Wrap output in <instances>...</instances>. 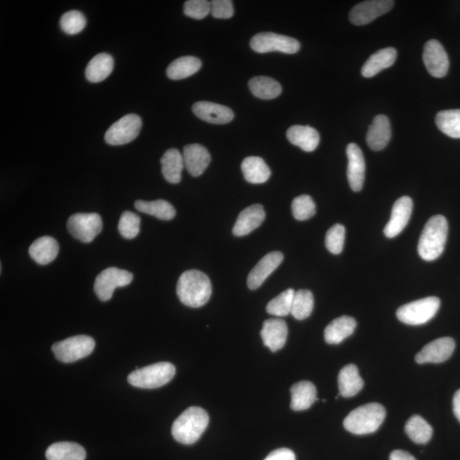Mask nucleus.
<instances>
[{
	"mask_svg": "<svg viewBox=\"0 0 460 460\" xmlns=\"http://www.w3.org/2000/svg\"><path fill=\"white\" fill-rule=\"evenodd\" d=\"M265 219V212L262 205H252L240 213L233 228L235 236L247 235L260 227Z\"/></svg>",
	"mask_w": 460,
	"mask_h": 460,
	"instance_id": "obj_21",
	"label": "nucleus"
},
{
	"mask_svg": "<svg viewBox=\"0 0 460 460\" xmlns=\"http://www.w3.org/2000/svg\"><path fill=\"white\" fill-rule=\"evenodd\" d=\"M212 284L208 276L201 271H185L179 277L177 295L184 305L200 308L211 299Z\"/></svg>",
	"mask_w": 460,
	"mask_h": 460,
	"instance_id": "obj_1",
	"label": "nucleus"
},
{
	"mask_svg": "<svg viewBox=\"0 0 460 460\" xmlns=\"http://www.w3.org/2000/svg\"><path fill=\"white\" fill-rule=\"evenodd\" d=\"M233 2L230 0H213L211 2V14L215 19H229L234 16Z\"/></svg>",
	"mask_w": 460,
	"mask_h": 460,
	"instance_id": "obj_45",
	"label": "nucleus"
},
{
	"mask_svg": "<svg viewBox=\"0 0 460 460\" xmlns=\"http://www.w3.org/2000/svg\"><path fill=\"white\" fill-rule=\"evenodd\" d=\"M250 45L257 53L279 51L286 54H295L300 49V44L297 39L271 32L254 35Z\"/></svg>",
	"mask_w": 460,
	"mask_h": 460,
	"instance_id": "obj_8",
	"label": "nucleus"
},
{
	"mask_svg": "<svg viewBox=\"0 0 460 460\" xmlns=\"http://www.w3.org/2000/svg\"><path fill=\"white\" fill-rule=\"evenodd\" d=\"M162 174L170 183H180L184 165L183 156L176 148H170L160 160Z\"/></svg>",
	"mask_w": 460,
	"mask_h": 460,
	"instance_id": "obj_28",
	"label": "nucleus"
},
{
	"mask_svg": "<svg viewBox=\"0 0 460 460\" xmlns=\"http://www.w3.org/2000/svg\"><path fill=\"white\" fill-rule=\"evenodd\" d=\"M242 170L245 180L250 183L261 184L269 180L271 172L260 157L249 156L242 163Z\"/></svg>",
	"mask_w": 460,
	"mask_h": 460,
	"instance_id": "obj_30",
	"label": "nucleus"
},
{
	"mask_svg": "<svg viewBox=\"0 0 460 460\" xmlns=\"http://www.w3.org/2000/svg\"><path fill=\"white\" fill-rule=\"evenodd\" d=\"M357 327V321L352 317L344 315L336 318L324 331V337L327 344H339L350 335Z\"/></svg>",
	"mask_w": 460,
	"mask_h": 460,
	"instance_id": "obj_25",
	"label": "nucleus"
},
{
	"mask_svg": "<svg viewBox=\"0 0 460 460\" xmlns=\"http://www.w3.org/2000/svg\"><path fill=\"white\" fill-rule=\"evenodd\" d=\"M295 291L293 289H287L280 293L271 300L266 307L267 312L275 317H287L292 312L293 297H295Z\"/></svg>",
	"mask_w": 460,
	"mask_h": 460,
	"instance_id": "obj_39",
	"label": "nucleus"
},
{
	"mask_svg": "<svg viewBox=\"0 0 460 460\" xmlns=\"http://www.w3.org/2000/svg\"><path fill=\"white\" fill-rule=\"evenodd\" d=\"M47 460H85L86 453L84 448L76 442H56L47 449Z\"/></svg>",
	"mask_w": 460,
	"mask_h": 460,
	"instance_id": "obj_32",
	"label": "nucleus"
},
{
	"mask_svg": "<svg viewBox=\"0 0 460 460\" xmlns=\"http://www.w3.org/2000/svg\"><path fill=\"white\" fill-rule=\"evenodd\" d=\"M387 416L384 407L379 403L357 407L349 413L344 420V426L354 435H367L378 429Z\"/></svg>",
	"mask_w": 460,
	"mask_h": 460,
	"instance_id": "obj_4",
	"label": "nucleus"
},
{
	"mask_svg": "<svg viewBox=\"0 0 460 460\" xmlns=\"http://www.w3.org/2000/svg\"><path fill=\"white\" fill-rule=\"evenodd\" d=\"M440 305L441 301L436 297H424L400 307L397 311V317L407 325H423L435 317Z\"/></svg>",
	"mask_w": 460,
	"mask_h": 460,
	"instance_id": "obj_6",
	"label": "nucleus"
},
{
	"mask_svg": "<svg viewBox=\"0 0 460 460\" xmlns=\"http://www.w3.org/2000/svg\"><path fill=\"white\" fill-rule=\"evenodd\" d=\"M192 111L200 120L216 125L228 124L235 116L230 108L204 101L193 105Z\"/></svg>",
	"mask_w": 460,
	"mask_h": 460,
	"instance_id": "obj_18",
	"label": "nucleus"
},
{
	"mask_svg": "<svg viewBox=\"0 0 460 460\" xmlns=\"http://www.w3.org/2000/svg\"><path fill=\"white\" fill-rule=\"evenodd\" d=\"M423 60L424 65L435 78H442L448 73L449 68V59L446 52L436 39L429 41L424 48Z\"/></svg>",
	"mask_w": 460,
	"mask_h": 460,
	"instance_id": "obj_13",
	"label": "nucleus"
},
{
	"mask_svg": "<svg viewBox=\"0 0 460 460\" xmlns=\"http://www.w3.org/2000/svg\"><path fill=\"white\" fill-rule=\"evenodd\" d=\"M183 13L193 19H204L211 13V3L207 0H188L184 3Z\"/></svg>",
	"mask_w": 460,
	"mask_h": 460,
	"instance_id": "obj_44",
	"label": "nucleus"
},
{
	"mask_svg": "<svg viewBox=\"0 0 460 460\" xmlns=\"http://www.w3.org/2000/svg\"><path fill=\"white\" fill-rule=\"evenodd\" d=\"M449 234V223L441 215L429 218L420 235L418 252L426 261H434L444 251Z\"/></svg>",
	"mask_w": 460,
	"mask_h": 460,
	"instance_id": "obj_2",
	"label": "nucleus"
},
{
	"mask_svg": "<svg viewBox=\"0 0 460 460\" xmlns=\"http://www.w3.org/2000/svg\"><path fill=\"white\" fill-rule=\"evenodd\" d=\"M176 367L170 362H158L155 364L137 368L128 376L127 380L134 387L157 389L164 387L174 378Z\"/></svg>",
	"mask_w": 460,
	"mask_h": 460,
	"instance_id": "obj_5",
	"label": "nucleus"
},
{
	"mask_svg": "<svg viewBox=\"0 0 460 460\" xmlns=\"http://www.w3.org/2000/svg\"><path fill=\"white\" fill-rule=\"evenodd\" d=\"M454 349L455 342L452 337H441L424 346L415 357V361L419 364L444 362L452 356Z\"/></svg>",
	"mask_w": 460,
	"mask_h": 460,
	"instance_id": "obj_14",
	"label": "nucleus"
},
{
	"mask_svg": "<svg viewBox=\"0 0 460 460\" xmlns=\"http://www.w3.org/2000/svg\"><path fill=\"white\" fill-rule=\"evenodd\" d=\"M113 56L108 53H100L94 56L87 65L86 77L92 83H99L111 76L113 70Z\"/></svg>",
	"mask_w": 460,
	"mask_h": 460,
	"instance_id": "obj_31",
	"label": "nucleus"
},
{
	"mask_svg": "<svg viewBox=\"0 0 460 460\" xmlns=\"http://www.w3.org/2000/svg\"><path fill=\"white\" fill-rule=\"evenodd\" d=\"M389 460H416L413 455L403 450L393 451Z\"/></svg>",
	"mask_w": 460,
	"mask_h": 460,
	"instance_id": "obj_47",
	"label": "nucleus"
},
{
	"mask_svg": "<svg viewBox=\"0 0 460 460\" xmlns=\"http://www.w3.org/2000/svg\"><path fill=\"white\" fill-rule=\"evenodd\" d=\"M392 138L391 123L383 115L377 116L367 134V143L372 150L380 151L388 145Z\"/></svg>",
	"mask_w": 460,
	"mask_h": 460,
	"instance_id": "obj_22",
	"label": "nucleus"
},
{
	"mask_svg": "<svg viewBox=\"0 0 460 460\" xmlns=\"http://www.w3.org/2000/svg\"><path fill=\"white\" fill-rule=\"evenodd\" d=\"M69 233L81 242L90 243L103 230V220L98 213H76L68 218Z\"/></svg>",
	"mask_w": 460,
	"mask_h": 460,
	"instance_id": "obj_11",
	"label": "nucleus"
},
{
	"mask_svg": "<svg viewBox=\"0 0 460 460\" xmlns=\"http://www.w3.org/2000/svg\"><path fill=\"white\" fill-rule=\"evenodd\" d=\"M314 309V297L309 290L295 292L293 297L292 312V317L300 321L308 318Z\"/></svg>",
	"mask_w": 460,
	"mask_h": 460,
	"instance_id": "obj_38",
	"label": "nucleus"
},
{
	"mask_svg": "<svg viewBox=\"0 0 460 460\" xmlns=\"http://www.w3.org/2000/svg\"><path fill=\"white\" fill-rule=\"evenodd\" d=\"M436 124L441 131L452 138H460V109L444 111L437 113Z\"/></svg>",
	"mask_w": 460,
	"mask_h": 460,
	"instance_id": "obj_37",
	"label": "nucleus"
},
{
	"mask_svg": "<svg viewBox=\"0 0 460 460\" xmlns=\"http://www.w3.org/2000/svg\"><path fill=\"white\" fill-rule=\"evenodd\" d=\"M291 409L295 411L309 409L317 400V392L313 383L300 381L291 387Z\"/></svg>",
	"mask_w": 460,
	"mask_h": 460,
	"instance_id": "obj_29",
	"label": "nucleus"
},
{
	"mask_svg": "<svg viewBox=\"0 0 460 460\" xmlns=\"http://www.w3.org/2000/svg\"><path fill=\"white\" fill-rule=\"evenodd\" d=\"M454 413L460 422V389L455 393L453 400Z\"/></svg>",
	"mask_w": 460,
	"mask_h": 460,
	"instance_id": "obj_48",
	"label": "nucleus"
},
{
	"mask_svg": "<svg viewBox=\"0 0 460 460\" xmlns=\"http://www.w3.org/2000/svg\"><path fill=\"white\" fill-rule=\"evenodd\" d=\"M405 431L410 439L418 444H426L431 440L433 429L419 415H414L407 420Z\"/></svg>",
	"mask_w": 460,
	"mask_h": 460,
	"instance_id": "obj_36",
	"label": "nucleus"
},
{
	"mask_svg": "<svg viewBox=\"0 0 460 460\" xmlns=\"http://www.w3.org/2000/svg\"><path fill=\"white\" fill-rule=\"evenodd\" d=\"M397 52L392 47L385 48L372 54L362 68L365 78H372L385 68L392 67L397 59Z\"/></svg>",
	"mask_w": 460,
	"mask_h": 460,
	"instance_id": "obj_26",
	"label": "nucleus"
},
{
	"mask_svg": "<svg viewBox=\"0 0 460 460\" xmlns=\"http://www.w3.org/2000/svg\"><path fill=\"white\" fill-rule=\"evenodd\" d=\"M86 16L81 11H70L64 13L61 17L60 27L65 34H78L86 28Z\"/></svg>",
	"mask_w": 460,
	"mask_h": 460,
	"instance_id": "obj_40",
	"label": "nucleus"
},
{
	"mask_svg": "<svg viewBox=\"0 0 460 460\" xmlns=\"http://www.w3.org/2000/svg\"><path fill=\"white\" fill-rule=\"evenodd\" d=\"M315 208L314 200L310 195H302L292 200V212L297 220H308L315 214Z\"/></svg>",
	"mask_w": 460,
	"mask_h": 460,
	"instance_id": "obj_41",
	"label": "nucleus"
},
{
	"mask_svg": "<svg viewBox=\"0 0 460 460\" xmlns=\"http://www.w3.org/2000/svg\"><path fill=\"white\" fill-rule=\"evenodd\" d=\"M283 258V254L280 252H272L262 257L248 275L249 289L256 290L260 287L266 279L282 264Z\"/></svg>",
	"mask_w": 460,
	"mask_h": 460,
	"instance_id": "obj_17",
	"label": "nucleus"
},
{
	"mask_svg": "<svg viewBox=\"0 0 460 460\" xmlns=\"http://www.w3.org/2000/svg\"><path fill=\"white\" fill-rule=\"evenodd\" d=\"M133 275L124 270L111 267L104 270L96 278L94 291L101 301L111 300L117 287H124L133 282Z\"/></svg>",
	"mask_w": 460,
	"mask_h": 460,
	"instance_id": "obj_10",
	"label": "nucleus"
},
{
	"mask_svg": "<svg viewBox=\"0 0 460 460\" xmlns=\"http://www.w3.org/2000/svg\"><path fill=\"white\" fill-rule=\"evenodd\" d=\"M134 205L138 211L155 216L160 220L170 221L176 216V210L173 205L164 200H137Z\"/></svg>",
	"mask_w": 460,
	"mask_h": 460,
	"instance_id": "obj_35",
	"label": "nucleus"
},
{
	"mask_svg": "<svg viewBox=\"0 0 460 460\" xmlns=\"http://www.w3.org/2000/svg\"><path fill=\"white\" fill-rule=\"evenodd\" d=\"M142 125L141 118L129 113L109 127L105 133V141L112 146L125 145L138 137Z\"/></svg>",
	"mask_w": 460,
	"mask_h": 460,
	"instance_id": "obj_9",
	"label": "nucleus"
},
{
	"mask_svg": "<svg viewBox=\"0 0 460 460\" xmlns=\"http://www.w3.org/2000/svg\"><path fill=\"white\" fill-rule=\"evenodd\" d=\"M413 200L409 196H402L394 204L392 217L384 230V235L388 238L396 237L409 223L413 212Z\"/></svg>",
	"mask_w": 460,
	"mask_h": 460,
	"instance_id": "obj_15",
	"label": "nucleus"
},
{
	"mask_svg": "<svg viewBox=\"0 0 460 460\" xmlns=\"http://www.w3.org/2000/svg\"><path fill=\"white\" fill-rule=\"evenodd\" d=\"M345 240L344 226L337 223L331 227L326 235V247L331 253L340 254L343 251Z\"/></svg>",
	"mask_w": 460,
	"mask_h": 460,
	"instance_id": "obj_43",
	"label": "nucleus"
},
{
	"mask_svg": "<svg viewBox=\"0 0 460 460\" xmlns=\"http://www.w3.org/2000/svg\"><path fill=\"white\" fill-rule=\"evenodd\" d=\"M59 253L58 242L51 236H42L30 245L29 255L39 265H46L56 260Z\"/></svg>",
	"mask_w": 460,
	"mask_h": 460,
	"instance_id": "obj_24",
	"label": "nucleus"
},
{
	"mask_svg": "<svg viewBox=\"0 0 460 460\" xmlns=\"http://www.w3.org/2000/svg\"><path fill=\"white\" fill-rule=\"evenodd\" d=\"M288 334L286 322L282 319L267 320L262 325L261 337L266 347L276 352L284 347Z\"/></svg>",
	"mask_w": 460,
	"mask_h": 460,
	"instance_id": "obj_19",
	"label": "nucleus"
},
{
	"mask_svg": "<svg viewBox=\"0 0 460 460\" xmlns=\"http://www.w3.org/2000/svg\"><path fill=\"white\" fill-rule=\"evenodd\" d=\"M337 383H339L340 395L347 398L357 395L364 385L363 379L359 374L357 367L354 364L342 368L337 378Z\"/></svg>",
	"mask_w": 460,
	"mask_h": 460,
	"instance_id": "obj_27",
	"label": "nucleus"
},
{
	"mask_svg": "<svg viewBox=\"0 0 460 460\" xmlns=\"http://www.w3.org/2000/svg\"><path fill=\"white\" fill-rule=\"evenodd\" d=\"M392 0H371L357 4L349 12V20L357 26L370 24L378 17L387 14L394 6Z\"/></svg>",
	"mask_w": 460,
	"mask_h": 460,
	"instance_id": "obj_12",
	"label": "nucleus"
},
{
	"mask_svg": "<svg viewBox=\"0 0 460 460\" xmlns=\"http://www.w3.org/2000/svg\"><path fill=\"white\" fill-rule=\"evenodd\" d=\"M265 460H296V456L291 449H279L271 452Z\"/></svg>",
	"mask_w": 460,
	"mask_h": 460,
	"instance_id": "obj_46",
	"label": "nucleus"
},
{
	"mask_svg": "<svg viewBox=\"0 0 460 460\" xmlns=\"http://www.w3.org/2000/svg\"><path fill=\"white\" fill-rule=\"evenodd\" d=\"M140 223H141V219L137 214L126 211L121 215L118 230L123 237L129 240L134 239L139 234Z\"/></svg>",
	"mask_w": 460,
	"mask_h": 460,
	"instance_id": "obj_42",
	"label": "nucleus"
},
{
	"mask_svg": "<svg viewBox=\"0 0 460 460\" xmlns=\"http://www.w3.org/2000/svg\"><path fill=\"white\" fill-rule=\"evenodd\" d=\"M252 93L257 98L270 100L282 93V87L274 78L266 76L253 77L248 83Z\"/></svg>",
	"mask_w": 460,
	"mask_h": 460,
	"instance_id": "obj_34",
	"label": "nucleus"
},
{
	"mask_svg": "<svg viewBox=\"0 0 460 460\" xmlns=\"http://www.w3.org/2000/svg\"><path fill=\"white\" fill-rule=\"evenodd\" d=\"M201 66H203V63L195 56H182V58L174 60L168 66V69H166V76L170 80H183V78L194 76L195 73L199 71Z\"/></svg>",
	"mask_w": 460,
	"mask_h": 460,
	"instance_id": "obj_33",
	"label": "nucleus"
},
{
	"mask_svg": "<svg viewBox=\"0 0 460 460\" xmlns=\"http://www.w3.org/2000/svg\"><path fill=\"white\" fill-rule=\"evenodd\" d=\"M348 157L347 176L350 188L354 192L362 190L365 180L366 164L364 155L356 143H349L346 148Z\"/></svg>",
	"mask_w": 460,
	"mask_h": 460,
	"instance_id": "obj_16",
	"label": "nucleus"
},
{
	"mask_svg": "<svg viewBox=\"0 0 460 460\" xmlns=\"http://www.w3.org/2000/svg\"><path fill=\"white\" fill-rule=\"evenodd\" d=\"M184 165L193 177H200L208 168L211 155L207 148L200 144H190L183 148Z\"/></svg>",
	"mask_w": 460,
	"mask_h": 460,
	"instance_id": "obj_20",
	"label": "nucleus"
},
{
	"mask_svg": "<svg viewBox=\"0 0 460 460\" xmlns=\"http://www.w3.org/2000/svg\"><path fill=\"white\" fill-rule=\"evenodd\" d=\"M208 424L207 411L199 407H188L175 420L172 427L173 436L182 444H194L203 436Z\"/></svg>",
	"mask_w": 460,
	"mask_h": 460,
	"instance_id": "obj_3",
	"label": "nucleus"
},
{
	"mask_svg": "<svg viewBox=\"0 0 460 460\" xmlns=\"http://www.w3.org/2000/svg\"><path fill=\"white\" fill-rule=\"evenodd\" d=\"M288 141L305 152L317 150L320 143L318 131L308 126H292L287 131Z\"/></svg>",
	"mask_w": 460,
	"mask_h": 460,
	"instance_id": "obj_23",
	"label": "nucleus"
},
{
	"mask_svg": "<svg viewBox=\"0 0 460 460\" xmlns=\"http://www.w3.org/2000/svg\"><path fill=\"white\" fill-rule=\"evenodd\" d=\"M95 340L86 335H78L58 342L51 349L58 361L71 363L88 357L95 349Z\"/></svg>",
	"mask_w": 460,
	"mask_h": 460,
	"instance_id": "obj_7",
	"label": "nucleus"
}]
</instances>
